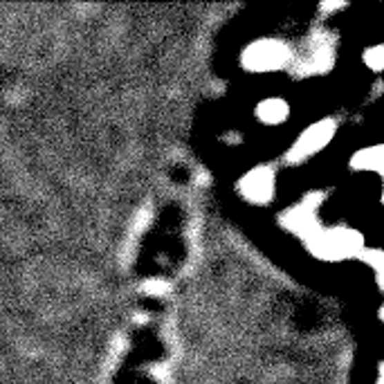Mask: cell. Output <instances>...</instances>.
<instances>
[{"label": "cell", "instance_id": "6da1fadb", "mask_svg": "<svg viewBox=\"0 0 384 384\" xmlns=\"http://www.w3.org/2000/svg\"><path fill=\"white\" fill-rule=\"evenodd\" d=\"M360 245V238L353 231L346 229H335V231H326V234H317L315 236V252L319 256L326 258H342L355 252V247Z\"/></svg>", "mask_w": 384, "mask_h": 384}, {"label": "cell", "instance_id": "7a4b0ae2", "mask_svg": "<svg viewBox=\"0 0 384 384\" xmlns=\"http://www.w3.org/2000/svg\"><path fill=\"white\" fill-rule=\"evenodd\" d=\"M288 59V50L276 41H261L247 50L245 66L256 73H265V70H276L285 64Z\"/></svg>", "mask_w": 384, "mask_h": 384}, {"label": "cell", "instance_id": "3957f363", "mask_svg": "<svg viewBox=\"0 0 384 384\" xmlns=\"http://www.w3.org/2000/svg\"><path fill=\"white\" fill-rule=\"evenodd\" d=\"M333 124L330 122H321L317 126L308 128L303 135L299 137V142L294 144V151H292V157L297 160H303L312 153H317L319 148H324V144H328V140L333 137Z\"/></svg>", "mask_w": 384, "mask_h": 384}, {"label": "cell", "instance_id": "277c9868", "mask_svg": "<svg viewBox=\"0 0 384 384\" xmlns=\"http://www.w3.org/2000/svg\"><path fill=\"white\" fill-rule=\"evenodd\" d=\"M272 189H274L272 173L265 171V169H256V171H252L243 180V193H245V198L254 200V202L270 200Z\"/></svg>", "mask_w": 384, "mask_h": 384}, {"label": "cell", "instance_id": "5b68a950", "mask_svg": "<svg viewBox=\"0 0 384 384\" xmlns=\"http://www.w3.org/2000/svg\"><path fill=\"white\" fill-rule=\"evenodd\" d=\"M285 113H288V108H285V104H283V102H276V99L263 102L261 106H258V117H261L263 122H267V124L281 122V119L285 117Z\"/></svg>", "mask_w": 384, "mask_h": 384}, {"label": "cell", "instance_id": "8992f818", "mask_svg": "<svg viewBox=\"0 0 384 384\" xmlns=\"http://www.w3.org/2000/svg\"><path fill=\"white\" fill-rule=\"evenodd\" d=\"M355 162H357V166H362V169H375V171H378L380 162H382V151L378 146L369 148V151H362V153L355 157Z\"/></svg>", "mask_w": 384, "mask_h": 384}, {"label": "cell", "instance_id": "52a82bcc", "mask_svg": "<svg viewBox=\"0 0 384 384\" xmlns=\"http://www.w3.org/2000/svg\"><path fill=\"white\" fill-rule=\"evenodd\" d=\"M382 57H384V55H382V50H380V48H375V50L369 52V55H366V61H369L373 70H380V68H382Z\"/></svg>", "mask_w": 384, "mask_h": 384}]
</instances>
